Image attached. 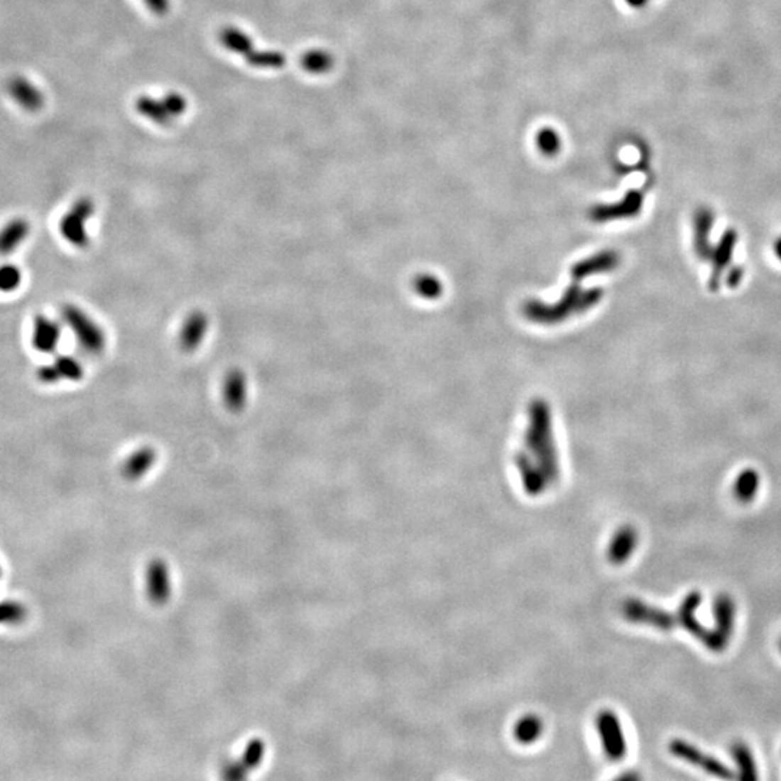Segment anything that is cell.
<instances>
[{
	"label": "cell",
	"mask_w": 781,
	"mask_h": 781,
	"mask_svg": "<svg viewBox=\"0 0 781 781\" xmlns=\"http://www.w3.org/2000/svg\"><path fill=\"white\" fill-rule=\"evenodd\" d=\"M525 449L515 456V464L528 495H540L559 479V459L553 436L552 411L544 400H534L528 410Z\"/></svg>",
	"instance_id": "1"
},
{
	"label": "cell",
	"mask_w": 781,
	"mask_h": 781,
	"mask_svg": "<svg viewBox=\"0 0 781 781\" xmlns=\"http://www.w3.org/2000/svg\"><path fill=\"white\" fill-rule=\"evenodd\" d=\"M604 297L601 288L583 290L580 281L573 280L564 295L555 304H544L537 300H530L523 307V315L537 324H557L566 322L572 316L581 315L591 310Z\"/></svg>",
	"instance_id": "2"
},
{
	"label": "cell",
	"mask_w": 781,
	"mask_h": 781,
	"mask_svg": "<svg viewBox=\"0 0 781 781\" xmlns=\"http://www.w3.org/2000/svg\"><path fill=\"white\" fill-rule=\"evenodd\" d=\"M220 41L227 50L244 55L252 67L281 68L285 65V55L277 51H256L252 39L236 28H224L220 33Z\"/></svg>",
	"instance_id": "3"
},
{
	"label": "cell",
	"mask_w": 781,
	"mask_h": 781,
	"mask_svg": "<svg viewBox=\"0 0 781 781\" xmlns=\"http://www.w3.org/2000/svg\"><path fill=\"white\" fill-rule=\"evenodd\" d=\"M701 604V594L697 591H693L686 595L683 599L677 613L679 625L690 633L694 638L701 641V644L708 647L709 650L715 652H721L728 647V643L721 638V635L716 633V630H708L696 619V611Z\"/></svg>",
	"instance_id": "4"
},
{
	"label": "cell",
	"mask_w": 781,
	"mask_h": 781,
	"mask_svg": "<svg viewBox=\"0 0 781 781\" xmlns=\"http://www.w3.org/2000/svg\"><path fill=\"white\" fill-rule=\"evenodd\" d=\"M61 316L80 343L90 354H99L104 347V334L100 327L75 305H65Z\"/></svg>",
	"instance_id": "5"
},
{
	"label": "cell",
	"mask_w": 781,
	"mask_h": 781,
	"mask_svg": "<svg viewBox=\"0 0 781 781\" xmlns=\"http://www.w3.org/2000/svg\"><path fill=\"white\" fill-rule=\"evenodd\" d=\"M623 615L635 623L650 625V627L669 631L679 625L677 613H672L657 606H651L638 599H628L623 605Z\"/></svg>",
	"instance_id": "6"
},
{
	"label": "cell",
	"mask_w": 781,
	"mask_h": 781,
	"mask_svg": "<svg viewBox=\"0 0 781 781\" xmlns=\"http://www.w3.org/2000/svg\"><path fill=\"white\" fill-rule=\"evenodd\" d=\"M93 213V203L87 199L78 200L72 209L61 219L60 231L62 238L72 246L83 248L89 244L86 222Z\"/></svg>",
	"instance_id": "7"
},
{
	"label": "cell",
	"mask_w": 781,
	"mask_h": 781,
	"mask_svg": "<svg viewBox=\"0 0 781 781\" xmlns=\"http://www.w3.org/2000/svg\"><path fill=\"white\" fill-rule=\"evenodd\" d=\"M670 753L673 755H676V757H679V758L701 768L703 771H706V772L715 775V777L733 778L732 770H729L725 764L718 761L715 757H711L705 753H701L693 744H689V742H686L683 739H673L672 741Z\"/></svg>",
	"instance_id": "8"
},
{
	"label": "cell",
	"mask_w": 781,
	"mask_h": 781,
	"mask_svg": "<svg viewBox=\"0 0 781 781\" xmlns=\"http://www.w3.org/2000/svg\"><path fill=\"white\" fill-rule=\"evenodd\" d=\"M643 203H644L643 192L638 190H631L625 194V197L621 202H616L613 204L595 206L591 210L589 217L595 223H605V222H612L618 219L635 217L641 212Z\"/></svg>",
	"instance_id": "9"
},
{
	"label": "cell",
	"mask_w": 781,
	"mask_h": 781,
	"mask_svg": "<svg viewBox=\"0 0 781 781\" xmlns=\"http://www.w3.org/2000/svg\"><path fill=\"white\" fill-rule=\"evenodd\" d=\"M598 729L604 744V750L611 760H621L627 753L621 722L615 714L605 711L598 716Z\"/></svg>",
	"instance_id": "10"
},
{
	"label": "cell",
	"mask_w": 781,
	"mask_h": 781,
	"mask_svg": "<svg viewBox=\"0 0 781 781\" xmlns=\"http://www.w3.org/2000/svg\"><path fill=\"white\" fill-rule=\"evenodd\" d=\"M736 244H738V233L733 229H728L722 234V238L718 242V245L714 246L712 253L709 256V261H711V265H712V272H711V277H709V290L711 291H718V288L721 285V280L723 277V272L728 268L731 259H732Z\"/></svg>",
	"instance_id": "11"
},
{
	"label": "cell",
	"mask_w": 781,
	"mask_h": 781,
	"mask_svg": "<svg viewBox=\"0 0 781 781\" xmlns=\"http://www.w3.org/2000/svg\"><path fill=\"white\" fill-rule=\"evenodd\" d=\"M619 262H621V256L616 251L605 249V251H601L599 253H595L589 258L576 262L570 269V275H572V280L581 281L592 275H596V273L611 272L616 269Z\"/></svg>",
	"instance_id": "12"
},
{
	"label": "cell",
	"mask_w": 781,
	"mask_h": 781,
	"mask_svg": "<svg viewBox=\"0 0 781 781\" xmlns=\"http://www.w3.org/2000/svg\"><path fill=\"white\" fill-rule=\"evenodd\" d=\"M83 376V366L77 359L70 356H60L53 364L41 366L36 372V378L43 383H57L60 381H78Z\"/></svg>",
	"instance_id": "13"
},
{
	"label": "cell",
	"mask_w": 781,
	"mask_h": 781,
	"mask_svg": "<svg viewBox=\"0 0 781 781\" xmlns=\"http://www.w3.org/2000/svg\"><path fill=\"white\" fill-rule=\"evenodd\" d=\"M715 224V213L709 207H699L693 217V245L697 258L709 259L714 246L709 242V234Z\"/></svg>",
	"instance_id": "14"
},
{
	"label": "cell",
	"mask_w": 781,
	"mask_h": 781,
	"mask_svg": "<svg viewBox=\"0 0 781 781\" xmlns=\"http://www.w3.org/2000/svg\"><path fill=\"white\" fill-rule=\"evenodd\" d=\"M60 337H61V327L55 320L47 316L35 317L33 332H32V344L38 351L51 354V351L57 349Z\"/></svg>",
	"instance_id": "15"
},
{
	"label": "cell",
	"mask_w": 781,
	"mask_h": 781,
	"mask_svg": "<svg viewBox=\"0 0 781 781\" xmlns=\"http://www.w3.org/2000/svg\"><path fill=\"white\" fill-rule=\"evenodd\" d=\"M31 226L25 219H13L0 229V256L13 253L28 238Z\"/></svg>",
	"instance_id": "16"
},
{
	"label": "cell",
	"mask_w": 781,
	"mask_h": 781,
	"mask_svg": "<svg viewBox=\"0 0 781 781\" xmlns=\"http://www.w3.org/2000/svg\"><path fill=\"white\" fill-rule=\"evenodd\" d=\"M637 541H638V535L633 527L630 525L622 527L613 535V540L609 545V552H608L609 560L613 564H622L627 562L635 550Z\"/></svg>",
	"instance_id": "17"
},
{
	"label": "cell",
	"mask_w": 781,
	"mask_h": 781,
	"mask_svg": "<svg viewBox=\"0 0 781 781\" xmlns=\"http://www.w3.org/2000/svg\"><path fill=\"white\" fill-rule=\"evenodd\" d=\"M735 602L728 594H721L715 599L714 605V613L716 619V633L721 635V638L726 643H729V638L733 631V621H735Z\"/></svg>",
	"instance_id": "18"
},
{
	"label": "cell",
	"mask_w": 781,
	"mask_h": 781,
	"mask_svg": "<svg viewBox=\"0 0 781 781\" xmlns=\"http://www.w3.org/2000/svg\"><path fill=\"white\" fill-rule=\"evenodd\" d=\"M11 94L13 99L29 110H36L43 106L44 99L41 92H39L33 84L23 80V78H13L9 84Z\"/></svg>",
	"instance_id": "19"
},
{
	"label": "cell",
	"mask_w": 781,
	"mask_h": 781,
	"mask_svg": "<svg viewBox=\"0 0 781 781\" xmlns=\"http://www.w3.org/2000/svg\"><path fill=\"white\" fill-rule=\"evenodd\" d=\"M758 488H760L758 472L754 471V469H746V471H742L738 475L733 484V495L739 502L748 503L755 498Z\"/></svg>",
	"instance_id": "20"
},
{
	"label": "cell",
	"mask_w": 781,
	"mask_h": 781,
	"mask_svg": "<svg viewBox=\"0 0 781 781\" xmlns=\"http://www.w3.org/2000/svg\"><path fill=\"white\" fill-rule=\"evenodd\" d=\"M732 755L738 765L741 780L757 778V767L754 763V757L744 742H736V744L732 746Z\"/></svg>",
	"instance_id": "21"
},
{
	"label": "cell",
	"mask_w": 781,
	"mask_h": 781,
	"mask_svg": "<svg viewBox=\"0 0 781 781\" xmlns=\"http://www.w3.org/2000/svg\"><path fill=\"white\" fill-rule=\"evenodd\" d=\"M149 589L153 601L156 602L167 599V595L170 594L167 570H165V566L160 562L153 563L149 570Z\"/></svg>",
	"instance_id": "22"
},
{
	"label": "cell",
	"mask_w": 781,
	"mask_h": 781,
	"mask_svg": "<svg viewBox=\"0 0 781 781\" xmlns=\"http://www.w3.org/2000/svg\"><path fill=\"white\" fill-rule=\"evenodd\" d=\"M136 107L141 114L146 116L148 119L158 125H168L173 121V116L167 110L164 102H156L151 97H141L136 102Z\"/></svg>",
	"instance_id": "23"
},
{
	"label": "cell",
	"mask_w": 781,
	"mask_h": 781,
	"mask_svg": "<svg viewBox=\"0 0 781 781\" xmlns=\"http://www.w3.org/2000/svg\"><path fill=\"white\" fill-rule=\"evenodd\" d=\"M333 57L332 54L323 51V50H312L302 55L301 58V67L311 72V74H324L333 67Z\"/></svg>",
	"instance_id": "24"
},
{
	"label": "cell",
	"mask_w": 781,
	"mask_h": 781,
	"mask_svg": "<svg viewBox=\"0 0 781 781\" xmlns=\"http://www.w3.org/2000/svg\"><path fill=\"white\" fill-rule=\"evenodd\" d=\"M414 290L415 293L425 298V300H436L443 293V284L442 281L430 273H421L414 280Z\"/></svg>",
	"instance_id": "25"
},
{
	"label": "cell",
	"mask_w": 781,
	"mask_h": 781,
	"mask_svg": "<svg viewBox=\"0 0 781 781\" xmlns=\"http://www.w3.org/2000/svg\"><path fill=\"white\" fill-rule=\"evenodd\" d=\"M542 729V723L537 716H525L515 728V736L523 744H530L535 741Z\"/></svg>",
	"instance_id": "26"
},
{
	"label": "cell",
	"mask_w": 781,
	"mask_h": 781,
	"mask_svg": "<svg viewBox=\"0 0 781 781\" xmlns=\"http://www.w3.org/2000/svg\"><path fill=\"white\" fill-rule=\"evenodd\" d=\"M535 142L538 149L544 155L553 156L560 151V138L557 132L552 128H542L541 131H538L535 136Z\"/></svg>",
	"instance_id": "27"
},
{
	"label": "cell",
	"mask_w": 781,
	"mask_h": 781,
	"mask_svg": "<svg viewBox=\"0 0 781 781\" xmlns=\"http://www.w3.org/2000/svg\"><path fill=\"white\" fill-rule=\"evenodd\" d=\"M22 281V272L15 265L0 266V291L12 293L19 288Z\"/></svg>",
	"instance_id": "28"
},
{
	"label": "cell",
	"mask_w": 781,
	"mask_h": 781,
	"mask_svg": "<svg viewBox=\"0 0 781 781\" xmlns=\"http://www.w3.org/2000/svg\"><path fill=\"white\" fill-rule=\"evenodd\" d=\"M163 102H164L167 110L170 111V114H171L173 117L180 116L181 113H184V110H185V107H187L185 99H184L181 94H177V93H171V94L165 96Z\"/></svg>",
	"instance_id": "29"
},
{
	"label": "cell",
	"mask_w": 781,
	"mask_h": 781,
	"mask_svg": "<svg viewBox=\"0 0 781 781\" xmlns=\"http://www.w3.org/2000/svg\"><path fill=\"white\" fill-rule=\"evenodd\" d=\"M152 462V456L148 454V452H143L142 454L133 457L129 463H128V472L132 475V476H136V475H141L143 474L146 469L149 467Z\"/></svg>",
	"instance_id": "30"
},
{
	"label": "cell",
	"mask_w": 781,
	"mask_h": 781,
	"mask_svg": "<svg viewBox=\"0 0 781 781\" xmlns=\"http://www.w3.org/2000/svg\"><path fill=\"white\" fill-rule=\"evenodd\" d=\"M742 278H744V269H742L741 266H733L726 273V284L731 288H736L739 285V283L742 281Z\"/></svg>",
	"instance_id": "31"
},
{
	"label": "cell",
	"mask_w": 781,
	"mask_h": 781,
	"mask_svg": "<svg viewBox=\"0 0 781 781\" xmlns=\"http://www.w3.org/2000/svg\"><path fill=\"white\" fill-rule=\"evenodd\" d=\"M145 2L155 13H165L168 11V0H145Z\"/></svg>",
	"instance_id": "32"
},
{
	"label": "cell",
	"mask_w": 781,
	"mask_h": 781,
	"mask_svg": "<svg viewBox=\"0 0 781 781\" xmlns=\"http://www.w3.org/2000/svg\"><path fill=\"white\" fill-rule=\"evenodd\" d=\"M631 8H635V9H640V8H644L647 5L648 0H625Z\"/></svg>",
	"instance_id": "33"
},
{
	"label": "cell",
	"mask_w": 781,
	"mask_h": 781,
	"mask_svg": "<svg viewBox=\"0 0 781 781\" xmlns=\"http://www.w3.org/2000/svg\"><path fill=\"white\" fill-rule=\"evenodd\" d=\"M774 253H775V256L781 261V236H780V238L775 241V244H774Z\"/></svg>",
	"instance_id": "34"
}]
</instances>
